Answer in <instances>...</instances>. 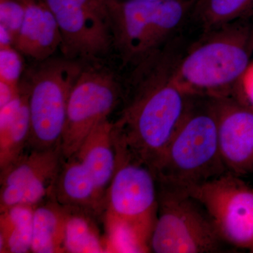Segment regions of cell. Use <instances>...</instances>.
Masks as SVG:
<instances>
[{
    "label": "cell",
    "mask_w": 253,
    "mask_h": 253,
    "mask_svg": "<svg viewBox=\"0 0 253 253\" xmlns=\"http://www.w3.org/2000/svg\"><path fill=\"white\" fill-rule=\"evenodd\" d=\"M244 18L205 32L172 68L173 80L181 89L224 98L241 84L253 53V23Z\"/></svg>",
    "instance_id": "cell-2"
},
{
    "label": "cell",
    "mask_w": 253,
    "mask_h": 253,
    "mask_svg": "<svg viewBox=\"0 0 253 253\" xmlns=\"http://www.w3.org/2000/svg\"><path fill=\"white\" fill-rule=\"evenodd\" d=\"M63 252L71 253H104L105 249L97 229L90 219L76 208L66 207Z\"/></svg>",
    "instance_id": "cell-19"
},
{
    "label": "cell",
    "mask_w": 253,
    "mask_h": 253,
    "mask_svg": "<svg viewBox=\"0 0 253 253\" xmlns=\"http://www.w3.org/2000/svg\"><path fill=\"white\" fill-rule=\"evenodd\" d=\"M26 7L13 1L4 0L0 4V25L12 37L13 42L22 26Z\"/></svg>",
    "instance_id": "cell-22"
},
{
    "label": "cell",
    "mask_w": 253,
    "mask_h": 253,
    "mask_svg": "<svg viewBox=\"0 0 253 253\" xmlns=\"http://www.w3.org/2000/svg\"><path fill=\"white\" fill-rule=\"evenodd\" d=\"M131 77L132 97L114 125L116 137L136 159L154 169L192 105L173 80L159 50L138 63Z\"/></svg>",
    "instance_id": "cell-1"
},
{
    "label": "cell",
    "mask_w": 253,
    "mask_h": 253,
    "mask_svg": "<svg viewBox=\"0 0 253 253\" xmlns=\"http://www.w3.org/2000/svg\"><path fill=\"white\" fill-rule=\"evenodd\" d=\"M117 145V168L107 196L111 221L130 223L151 234L157 217V178L118 140Z\"/></svg>",
    "instance_id": "cell-10"
},
{
    "label": "cell",
    "mask_w": 253,
    "mask_h": 253,
    "mask_svg": "<svg viewBox=\"0 0 253 253\" xmlns=\"http://www.w3.org/2000/svg\"><path fill=\"white\" fill-rule=\"evenodd\" d=\"M61 35L64 57L99 61L114 49L109 7L96 0H46Z\"/></svg>",
    "instance_id": "cell-9"
},
{
    "label": "cell",
    "mask_w": 253,
    "mask_h": 253,
    "mask_svg": "<svg viewBox=\"0 0 253 253\" xmlns=\"http://www.w3.org/2000/svg\"><path fill=\"white\" fill-rule=\"evenodd\" d=\"M61 44L59 25L48 6H26L22 26L13 42L15 49L41 62L51 58Z\"/></svg>",
    "instance_id": "cell-13"
},
{
    "label": "cell",
    "mask_w": 253,
    "mask_h": 253,
    "mask_svg": "<svg viewBox=\"0 0 253 253\" xmlns=\"http://www.w3.org/2000/svg\"><path fill=\"white\" fill-rule=\"evenodd\" d=\"M19 51L14 46L0 48V81L19 86L23 61Z\"/></svg>",
    "instance_id": "cell-21"
},
{
    "label": "cell",
    "mask_w": 253,
    "mask_h": 253,
    "mask_svg": "<svg viewBox=\"0 0 253 253\" xmlns=\"http://www.w3.org/2000/svg\"><path fill=\"white\" fill-rule=\"evenodd\" d=\"M30 119L28 94L25 86L19 94L0 107V169L9 167L23 154L28 144Z\"/></svg>",
    "instance_id": "cell-15"
},
{
    "label": "cell",
    "mask_w": 253,
    "mask_h": 253,
    "mask_svg": "<svg viewBox=\"0 0 253 253\" xmlns=\"http://www.w3.org/2000/svg\"><path fill=\"white\" fill-rule=\"evenodd\" d=\"M24 84L28 94L32 149L61 148L68 100L84 65L78 60L49 59L41 61Z\"/></svg>",
    "instance_id": "cell-4"
},
{
    "label": "cell",
    "mask_w": 253,
    "mask_h": 253,
    "mask_svg": "<svg viewBox=\"0 0 253 253\" xmlns=\"http://www.w3.org/2000/svg\"><path fill=\"white\" fill-rule=\"evenodd\" d=\"M74 157L88 169L103 192L111 184L118 163V145L114 125L103 121L86 136Z\"/></svg>",
    "instance_id": "cell-14"
},
{
    "label": "cell",
    "mask_w": 253,
    "mask_h": 253,
    "mask_svg": "<svg viewBox=\"0 0 253 253\" xmlns=\"http://www.w3.org/2000/svg\"><path fill=\"white\" fill-rule=\"evenodd\" d=\"M190 7L186 0H128L109 6L114 49L126 62L137 64L184 24Z\"/></svg>",
    "instance_id": "cell-5"
},
{
    "label": "cell",
    "mask_w": 253,
    "mask_h": 253,
    "mask_svg": "<svg viewBox=\"0 0 253 253\" xmlns=\"http://www.w3.org/2000/svg\"><path fill=\"white\" fill-rule=\"evenodd\" d=\"M64 160L61 148L32 149L1 170V212L16 206L41 204L51 194Z\"/></svg>",
    "instance_id": "cell-11"
},
{
    "label": "cell",
    "mask_w": 253,
    "mask_h": 253,
    "mask_svg": "<svg viewBox=\"0 0 253 253\" xmlns=\"http://www.w3.org/2000/svg\"><path fill=\"white\" fill-rule=\"evenodd\" d=\"M241 85L242 86L245 97L249 102V105L253 107V63L250 64L248 68L241 81Z\"/></svg>",
    "instance_id": "cell-23"
},
{
    "label": "cell",
    "mask_w": 253,
    "mask_h": 253,
    "mask_svg": "<svg viewBox=\"0 0 253 253\" xmlns=\"http://www.w3.org/2000/svg\"><path fill=\"white\" fill-rule=\"evenodd\" d=\"M122 96L112 71L98 63L84 65L68 100L61 146L65 159L74 156L89 133L108 119Z\"/></svg>",
    "instance_id": "cell-7"
},
{
    "label": "cell",
    "mask_w": 253,
    "mask_h": 253,
    "mask_svg": "<svg viewBox=\"0 0 253 253\" xmlns=\"http://www.w3.org/2000/svg\"><path fill=\"white\" fill-rule=\"evenodd\" d=\"M146 1H161V0H146Z\"/></svg>",
    "instance_id": "cell-26"
},
{
    "label": "cell",
    "mask_w": 253,
    "mask_h": 253,
    "mask_svg": "<svg viewBox=\"0 0 253 253\" xmlns=\"http://www.w3.org/2000/svg\"><path fill=\"white\" fill-rule=\"evenodd\" d=\"M253 0H201L194 13L205 32L246 17Z\"/></svg>",
    "instance_id": "cell-20"
},
{
    "label": "cell",
    "mask_w": 253,
    "mask_h": 253,
    "mask_svg": "<svg viewBox=\"0 0 253 253\" xmlns=\"http://www.w3.org/2000/svg\"><path fill=\"white\" fill-rule=\"evenodd\" d=\"M226 172L180 190L204 207L224 242L253 253V187Z\"/></svg>",
    "instance_id": "cell-8"
},
{
    "label": "cell",
    "mask_w": 253,
    "mask_h": 253,
    "mask_svg": "<svg viewBox=\"0 0 253 253\" xmlns=\"http://www.w3.org/2000/svg\"><path fill=\"white\" fill-rule=\"evenodd\" d=\"M66 208L49 203L35 208L31 252H63Z\"/></svg>",
    "instance_id": "cell-17"
},
{
    "label": "cell",
    "mask_w": 253,
    "mask_h": 253,
    "mask_svg": "<svg viewBox=\"0 0 253 253\" xmlns=\"http://www.w3.org/2000/svg\"><path fill=\"white\" fill-rule=\"evenodd\" d=\"M150 239L156 253L218 252L224 241L206 210L180 190L164 186Z\"/></svg>",
    "instance_id": "cell-6"
},
{
    "label": "cell",
    "mask_w": 253,
    "mask_h": 253,
    "mask_svg": "<svg viewBox=\"0 0 253 253\" xmlns=\"http://www.w3.org/2000/svg\"><path fill=\"white\" fill-rule=\"evenodd\" d=\"M153 170L163 186L176 189L201 184L226 172L211 104L204 109L191 108Z\"/></svg>",
    "instance_id": "cell-3"
},
{
    "label": "cell",
    "mask_w": 253,
    "mask_h": 253,
    "mask_svg": "<svg viewBox=\"0 0 253 253\" xmlns=\"http://www.w3.org/2000/svg\"><path fill=\"white\" fill-rule=\"evenodd\" d=\"M63 163L51 194L66 207L84 211L99 207L104 192L84 165L72 156Z\"/></svg>",
    "instance_id": "cell-16"
},
{
    "label": "cell",
    "mask_w": 253,
    "mask_h": 253,
    "mask_svg": "<svg viewBox=\"0 0 253 253\" xmlns=\"http://www.w3.org/2000/svg\"><path fill=\"white\" fill-rule=\"evenodd\" d=\"M162 1H185V0H162Z\"/></svg>",
    "instance_id": "cell-25"
},
{
    "label": "cell",
    "mask_w": 253,
    "mask_h": 253,
    "mask_svg": "<svg viewBox=\"0 0 253 253\" xmlns=\"http://www.w3.org/2000/svg\"><path fill=\"white\" fill-rule=\"evenodd\" d=\"M19 92L20 84L18 87H16L9 83L0 81V107L14 99Z\"/></svg>",
    "instance_id": "cell-24"
},
{
    "label": "cell",
    "mask_w": 253,
    "mask_h": 253,
    "mask_svg": "<svg viewBox=\"0 0 253 253\" xmlns=\"http://www.w3.org/2000/svg\"><path fill=\"white\" fill-rule=\"evenodd\" d=\"M35 208L16 206L1 212L0 253L31 252Z\"/></svg>",
    "instance_id": "cell-18"
},
{
    "label": "cell",
    "mask_w": 253,
    "mask_h": 253,
    "mask_svg": "<svg viewBox=\"0 0 253 253\" xmlns=\"http://www.w3.org/2000/svg\"><path fill=\"white\" fill-rule=\"evenodd\" d=\"M219 149L227 172L253 174V107L229 99L213 98Z\"/></svg>",
    "instance_id": "cell-12"
}]
</instances>
